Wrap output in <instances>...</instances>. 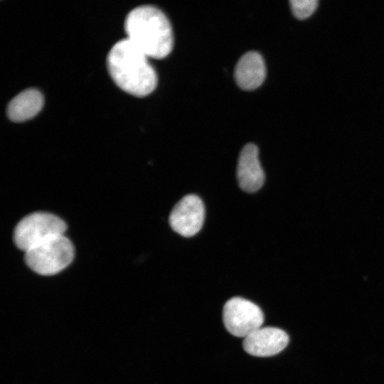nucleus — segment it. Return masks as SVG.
Instances as JSON below:
<instances>
[{
    "label": "nucleus",
    "mask_w": 384,
    "mask_h": 384,
    "mask_svg": "<svg viewBox=\"0 0 384 384\" xmlns=\"http://www.w3.org/2000/svg\"><path fill=\"white\" fill-rule=\"evenodd\" d=\"M107 63L113 81L130 95L144 97L157 85V75L148 57L127 38L112 46Z\"/></svg>",
    "instance_id": "1"
},
{
    "label": "nucleus",
    "mask_w": 384,
    "mask_h": 384,
    "mask_svg": "<svg viewBox=\"0 0 384 384\" xmlns=\"http://www.w3.org/2000/svg\"><path fill=\"white\" fill-rule=\"evenodd\" d=\"M127 39L148 58L167 56L174 46L171 26L165 14L155 6L144 5L132 10L125 19Z\"/></svg>",
    "instance_id": "2"
},
{
    "label": "nucleus",
    "mask_w": 384,
    "mask_h": 384,
    "mask_svg": "<svg viewBox=\"0 0 384 384\" xmlns=\"http://www.w3.org/2000/svg\"><path fill=\"white\" fill-rule=\"evenodd\" d=\"M74 257V247L64 235L55 236L25 252V262L33 272L53 275L67 267Z\"/></svg>",
    "instance_id": "3"
},
{
    "label": "nucleus",
    "mask_w": 384,
    "mask_h": 384,
    "mask_svg": "<svg viewBox=\"0 0 384 384\" xmlns=\"http://www.w3.org/2000/svg\"><path fill=\"white\" fill-rule=\"evenodd\" d=\"M65 223L49 213L36 212L23 218L16 225L13 239L24 252L58 235H64Z\"/></svg>",
    "instance_id": "4"
},
{
    "label": "nucleus",
    "mask_w": 384,
    "mask_h": 384,
    "mask_svg": "<svg viewBox=\"0 0 384 384\" xmlns=\"http://www.w3.org/2000/svg\"><path fill=\"white\" fill-rule=\"evenodd\" d=\"M223 320L225 327L232 335L245 338L262 327L264 315L257 305L247 299L236 297L225 304Z\"/></svg>",
    "instance_id": "5"
},
{
    "label": "nucleus",
    "mask_w": 384,
    "mask_h": 384,
    "mask_svg": "<svg viewBox=\"0 0 384 384\" xmlns=\"http://www.w3.org/2000/svg\"><path fill=\"white\" fill-rule=\"evenodd\" d=\"M205 208L201 199L193 194L182 198L173 208L169 218L171 228L183 237L196 235L202 228Z\"/></svg>",
    "instance_id": "6"
},
{
    "label": "nucleus",
    "mask_w": 384,
    "mask_h": 384,
    "mask_svg": "<svg viewBox=\"0 0 384 384\" xmlns=\"http://www.w3.org/2000/svg\"><path fill=\"white\" fill-rule=\"evenodd\" d=\"M289 336L276 327H260L244 338V350L251 356L266 357L276 355L285 348Z\"/></svg>",
    "instance_id": "7"
},
{
    "label": "nucleus",
    "mask_w": 384,
    "mask_h": 384,
    "mask_svg": "<svg viewBox=\"0 0 384 384\" xmlns=\"http://www.w3.org/2000/svg\"><path fill=\"white\" fill-rule=\"evenodd\" d=\"M258 148L254 144H246L240 151L237 166V179L239 186L248 193L259 190L265 181Z\"/></svg>",
    "instance_id": "8"
},
{
    "label": "nucleus",
    "mask_w": 384,
    "mask_h": 384,
    "mask_svg": "<svg viewBox=\"0 0 384 384\" xmlns=\"http://www.w3.org/2000/svg\"><path fill=\"white\" fill-rule=\"evenodd\" d=\"M235 79L242 90H251L262 85L266 77V67L262 55L249 51L238 60L235 69Z\"/></svg>",
    "instance_id": "9"
},
{
    "label": "nucleus",
    "mask_w": 384,
    "mask_h": 384,
    "mask_svg": "<svg viewBox=\"0 0 384 384\" xmlns=\"http://www.w3.org/2000/svg\"><path fill=\"white\" fill-rule=\"evenodd\" d=\"M43 104V96L39 90L27 89L11 100L7 107V114L14 122H24L36 116Z\"/></svg>",
    "instance_id": "10"
},
{
    "label": "nucleus",
    "mask_w": 384,
    "mask_h": 384,
    "mask_svg": "<svg viewBox=\"0 0 384 384\" xmlns=\"http://www.w3.org/2000/svg\"><path fill=\"white\" fill-rule=\"evenodd\" d=\"M289 2L294 15L299 18L309 16L318 4L317 0H291Z\"/></svg>",
    "instance_id": "11"
}]
</instances>
